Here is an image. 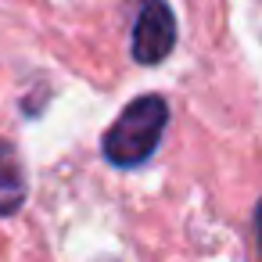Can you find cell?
<instances>
[{"label": "cell", "mask_w": 262, "mask_h": 262, "mask_svg": "<svg viewBox=\"0 0 262 262\" xmlns=\"http://www.w3.org/2000/svg\"><path fill=\"white\" fill-rule=\"evenodd\" d=\"M26 201V176L18 165V155L11 144L0 140V215L18 212Z\"/></svg>", "instance_id": "cell-3"}, {"label": "cell", "mask_w": 262, "mask_h": 262, "mask_svg": "<svg viewBox=\"0 0 262 262\" xmlns=\"http://www.w3.org/2000/svg\"><path fill=\"white\" fill-rule=\"evenodd\" d=\"M165 101L147 94V97H137L133 104H126V112L112 122V129L104 133V158L112 165H140L147 155H155L158 140H162V129H165Z\"/></svg>", "instance_id": "cell-1"}, {"label": "cell", "mask_w": 262, "mask_h": 262, "mask_svg": "<svg viewBox=\"0 0 262 262\" xmlns=\"http://www.w3.org/2000/svg\"><path fill=\"white\" fill-rule=\"evenodd\" d=\"M255 226H258V251H262V201H258V212H255Z\"/></svg>", "instance_id": "cell-4"}, {"label": "cell", "mask_w": 262, "mask_h": 262, "mask_svg": "<svg viewBox=\"0 0 262 262\" xmlns=\"http://www.w3.org/2000/svg\"><path fill=\"white\" fill-rule=\"evenodd\" d=\"M172 43H176V22L165 0H144L133 29V58L140 65H158L172 51Z\"/></svg>", "instance_id": "cell-2"}]
</instances>
